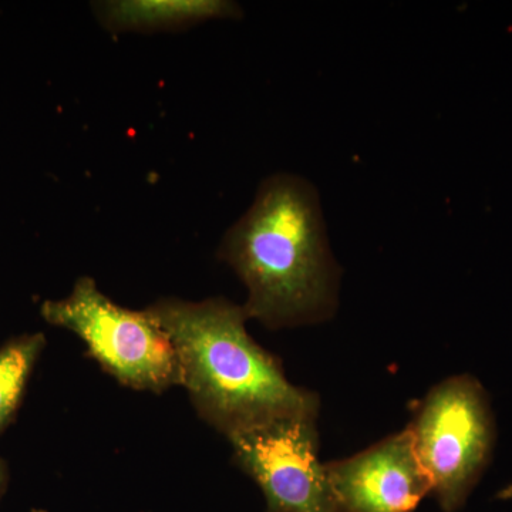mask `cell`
I'll use <instances>...</instances> for the list:
<instances>
[{"mask_svg":"<svg viewBox=\"0 0 512 512\" xmlns=\"http://www.w3.org/2000/svg\"><path fill=\"white\" fill-rule=\"evenodd\" d=\"M218 258L245 289V312L265 328L320 325L339 308L342 268L330 249L318 188L288 173L259 185L225 232Z\"/></svg>","mask_w":512,"mask_h":512,"instance_id":"obj_1","label":"cell"},{"mask_svg":"<svg viewBox=\"0 0 512 512\" xmlns=\"http://www.w3.org/2000/svg\"><path fill=\"white\" fill-rule=\"evenodd\" d=\"M9 471L5 461L0 458V498L5 493L6 487H8Z\"/></svg>","mask_w":512,"mask_h":512,"instance_id":"obj_9","label":"cell"},{"mask_svg":"<svg viewBox=\"0 0 512 512\" xmlns=\"http://www.w3.org/2000/svg\"><path fill=\"white\" fill-rule=\"evenodd\" d=\"M45 348L46 338L42 332L25 333L0 346V434L18 412Z\"/></svg>","mask_w":512,"mask_h":512,"instance_id":"obj_8","label":"cell"},{"mask_svg":"<svg viewBox=\"0 0 512 512\" xmlns=\"http://www.w3.org/2000/svg\"><path fill=\"white\" fill-rule=\"evenodd\" d=\"M144 311L173 343L180 386L195 410L225 437L320 413L319 394L293 384L281 360L249 335L244 305L225 298H161Z\"/></svg>","mask_w":512,"mask_h":512,"instance_id":"obj_2","label":"cell"},{"mask_svg":"<svg viewBox=\"0 0 512 512\" xmlns=\"http://www.w3.org/2000/svg\"><path fill=\"white\" fill-rule=\"evenodd\" d=\"M94 16L113 33L170 32L218 19H239L241 8L225 0H113L93 3Z\"/></svg>","mask_w":512,"mask_h":512,"instance_id":"obj_7","label":"cell"},{"mask_svg":"<svg viewBox=\"0 0 512 512\" xmlns=\"http://www.w3.org/2000/svg\"><path fill=\"white\" fill-rule=\"evenodd\" d=\"M407 429L440 507L460 510L493 454L495 423L484 387L470 375L448 377L421 400Z\"/></svg>","mask_w":512,"mask_h":512,"instance_id":"obj_4","label":"cell"},{"mask_svg":"<svg viewBox=\"0 0 512 512\" xmlns=\"http://www.w3.org/2000/svg\"><path fill=\"white\" fill-rule=\"evenodd\" d=\"M326 473L342 512H413L431 493L409 429L326 463Z\"/></svg>","mask_w":512,"mask_h":512,"instance_id":"obj_6","label":"cell"},{"mask_svg":"<svg viewBox=\"0 0 512 512\" xmlns=\"http://www.w3.org/2000/svg\"><path fill=\"white\" fill-rule=\"evenodd\" d=\"M319 414L285 417L227 437L268 512H342L319 458Z\"/></svg>","mask_w":512,"mask_h":512,"instance_id":"obj_5","label":"cell"},{"mask_svg":"<svg viewBox=\"0 0 512 512\" xmlns=\"http://www.w3.org/2000/svg\"><path fill=\"white\" fill-rule=\"evenodd\" d=\"M40 315L79 336L104 372L124 386L153 393L180 386L173 343L156 320L117 305L90 276L77 279L66 298L43 302Z\"/></svg>","mask_w":512,"mask_h":512,"instance_id":"obj_3","label":"cell"}]
</instances>
